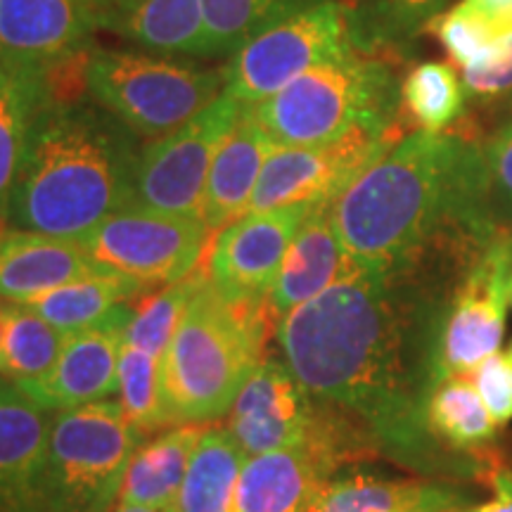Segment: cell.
Wrapping results in <instances>:
<instances>
[{
    "instance_id": "36",
    "label": "cell",
    "mask_w": 512,
    "mask_h": 512,
    "mask_svg": "<svg viewBox=\"0 0 512 512\" xmlns=\"http://www.w3.org/2000/svg\"><path fill=\"white\" fill-rule=\"evenodd\" d=\"M463 88L467 98L491 100L512 91V31L498 36L484 55L463 69Z\"/></svg>"
},
{
    "instance_id": "24",
    "label": "cell",
    "mask_w": 512,
    "mask_h": 512,
    "mask_svg": "<svg viewBox=\"0 0 512 512\" xmlns=\"http://www.w3.org/2000/svg\"><path fill=\"white\" fill-rule=\"evenodd\" d=\"M50 100L41 74L0 64V221L8 223L10 195L27 155L36 119Z\"/></svg>"
},
{
    "instance_id": "8",
    "label": "cell",
    "mask_w": 512,
    "mask_h": 512,
    "mask_svg": "<svg viewBox=\"0 0 512 512\" xmlns=\"http://www.w3.org/2000/svg\"><path fill=\"white\" fill-rule=\"evenodd\" d=\"M373 50L363 36L361 17L347 0H328L261 31L230 55L226 93L242 105L273 98L318 64Z\"/></svg>"
},
{
    "instance_id": "35",
    "label": "cell",
    "mask_w": 512,
    "mask_h": 512,
    "mask_svg": "<svg viewBox=\"0 0 512 512\" xmlns=\"http://www.w3.org/2000/svg\"><path fill=\"white\" fill-rule=\"evenodd\" d=\"M425 31L434 34V38L444 46L446 55L451 57V62L458 64L460 69L475 62L479 55H484V50L501 36L482 15L467 8L463 0L453 5L451 10L439 12L427 24Z\"/></svg>"
},
{
    "instance_id": "42",
    "label": "cell",
    "mask_w": 512,
    "mask_h": 512,
    "mask_svg": "<svg viewBox=\"0 0 512 512\" xmlns=\"http://www.w3.org/2000/svg\"><path fill=\"white\" fill-rule=\"evenodd\" d=\"M114 512H178L176 505L174 508H150V505H133V503H117Z\"/></svg>"
},
{
    "instance_id": "21",
    "label": "cell",
    "mask_w": 512,
    "mask_h": 512,
    "mask_svg": "<svg viewBox=\"0 0 512 512\" xmlns=\"http://www.w3.org/2000/svg\"><path fill=\"white\" fill-rule=\"evenodd\" d=\"M275 147L278 145L264 131L252 107H242L240 119L235 121L233 131L223 140L211 162L207 190H204L202 221L211 233L247 214L266 159L273 155Z\"/></svg>"
},
{
    "instance_id": "29",
    "label": "cell",
    "mask_w": 512,
    "mask_h": 512,
    "mask_svg": "<svg viewBox=\"0 0 512 512\" xmlns=\"http://www.w3.org/2000/svg\"><path fill=\"white\" fill-rule=\"evenodd\" d=\"M64 335L24 304L5 306V339L0 349V377L29 387L41 382L57 363Z\"/></svg>"
},
{
    "instance_id": "19",
    "label": "cell",
    "mask_w": 512,
    "mask_h": 512,
    "mask_svg": "<svg viewBox=\"0 0 512 512\" xmlns=\"http://www.w3.org/2000/svg\"><path fill=\"white\" fill-rule=\"evenodd\" d=\"M339 240L332 223V202L316 204L287 249L278 280H275L268 306L275 320L283 318L313 297L330 290L342 280L361 275Z\"/></svg>"
},
{
    "instance_id": "45",
    "label": "cell",
    "mask_w": 512,
    "mask_h": 512,
    "mask_svg": "<svg viewBox=\"0 0 512 512\" xmlns=\"http://www.w3.org/2000/svg\"><path fill=\"white\" fill-rule=\"evenodd\" d=\"M510 304H512V287H510Z\"/></svg>"
},
{
    "instance_id": "18",
    "label": "cell",
    "mask_w": 512,
    "mask_h": 512,
    "mask_svg": "<svg viewBox=\"0 0 512 512\" xmlns=\"http://www.w3.org/2000/svg\"><path fill=\"white\" fill-rule=\"evenodd\" d=\"M46 408L0 377V512H53Z\"/></svg>"
},
{
    "instance_id": "33",
    "label": "cell",
    "mask_w": 512,
    "mask_h": 512,
    "mask_svg": "<svg viewBox=\"0 0 512 512\" xmlns=\"http://www.w3.org/2000/svg\"><path fill=\"white\" fill-rule=\"evenodd\" d=\"M202 275V271H195L181 280V283L166 285L164 290L145 297L138 309H133L124 344H131V347L143 349L147 354L164 358L178 323H181L185 306H188L195 287L200 285Z\"/></svg>"
},
{
    "instance_id": "4",
    "label": "cell",
    "mask_w": 512,
    "mask_h": 512,
    "mask_svg": "<svg viewBox=\"0 0 512 512\" xmlns=\"http://www.w3.org/2000/svg\"><path fill=\"white\" fill-rule=\"evenodd\" d=\"M271 320L268 304L228 302L202 275L164 354L171 425H202L233 408L259 368Z\"/></svg>"
},
{
    "instance_id": "1",
    "label": "cell",
    "mask_w": 512,
    "mask_h": 512,
    "mask_svg": "<svg viewBox=\"0 0 512 512\" xmlns=\"http://www.w3.org/2000/svg\"><path fill=\"white\" fill-rule=\"evenodd\" d=\"M389 275L361 273L278 318L285 366L311 399L361 418L373 437L415 448L422 406L403 361V318Z\"/></svg>"
},
{
    "instance_id": "25",
    "label": "cell",
    "mask_w": 512,
    "mask_h": 512,
    "mask_svg": "<svg viewBox=\"0 0 512 512\" xmlns=\"http://www.w3.org/2000/svg\"><path fill=\"white\" fill-rule=\"evenodd\" d=\"M247 453L228 427H207L192 453L178 494V512H233L235 489Z\"/></svg>"
},
{
    "instance_id": "30",
    "label": "cell",
    "mask_w": 512,
    "mask_h": 512,
    "mask_svg": "<svg viewBox=\"0 0 512 512\" xmlns=\"http://www.w3.org/2000/svg\"><path fill=\"white\" fill-rule=\"evenodd\" d=\"M328 0H202L211 57L233 55L261 31Z\"/></svg>"
},
{
    "instance_id": "46",
    "label": "cell",
    "mask_w": 512,
    "mask_h": 512,
    "mask_svg": "<svg viewBox=\"0 0 512 512\" xmlns=\"http://www.w3.org/2000/svg\"><path fill=\"white\" fill-rule=\"evenodd\" d=\"M510 356H512V349H510Z\"/></svg>"
},
{
    "instance_id": "26",
    "label": "cell",
    "mask_w": 512,
    "mask_h": 512,
    "mask_svg": "<svg viewBox=\"0 0 512 512\" xmlns=\"http://www.w3.org/2000/svg\"><path fill=\"white\" fill-rule=\"evenodd\" d=\"M463 508V494L444 484L387 482L354 475L330 482L323 512H453Z\"/></svg>"
},
{
    "instance_id": "5",
    "label": "cell",
    "mask_w": 512,
    "mask_h": 512,
    "mask_svg": "<svg viewBox=\"0 0 512 512\" xmlns=\"http://www.w3.org/2000/svg\"><path fill=\"white\" fill-rule=\"evenodd\" d=\"M249 107L280 147L325 145L356 126L401 121L392 69L366 48L318 64L273 98Z\"/></svg>"
},
{
    "instance_id": "2",
    "label": "cell",
    "mask_w": 512,
    "mask_h": 512,
    "mask_svg": "<svg viewBox=\"0 0 512 512\" xmlns=\"http://www.w3.org/2000/svg\"><path fill=\"white\" fill-rule=\"evenodd\" d=\"M484 150L463 133L415 131L384 150L332 202V223L363 273L396 275L448 228L489 219Z\"/></svg>"
},
{
    "instance_id": "13",
    "label": "cell",
    "mask_w": 512,
    "mask_h": 512,
    "mask_svg": "<svg viewBox=\"0 0 512 512\" xmlns=\"http://www.w3.org/2000/svg\"><path fill=\"white\" fill-rule=\"evenodd\" d=\"M344 432L320 418L309 444L249 456L235 489L233 512H311L323 503L330 475L349 458Z\"/></svg>"
},
{
    "instance_id": "15",
    "label": "cell",
    "mask_w": 512,
    "mask_h": 512,
    "mask_svg": "<svg viewBox=\"0 0 512 512\" xmlns=\"http://www.w3.org/2000/svg\"><path fill=\"white\" fill-rule=\"evenodd\" d=\"M320 415L285 363L266 358L230 408L228 430L249 456L309 444Z\"/></svg>"
},
{
    "instance_id": "39",
    "label": "cell",
    "mask_w": 512,
    "mask_h": 512,
    "mask_svg": "<svg viewBox=\"0 0 512 512\" xmlns=\"http://www.w3.org/2000/svg\"><path fill=\"white\" fill-rule=\"evenodd\" d=\"M463 3L482 15L501 36L512 31V0H463Z\"/></svg>"
},
{
    "instance_id": "12",
    "label": "cell",
    "mask_w": 512,
    "mask_h": 512,
    "mask_svg": "<svg viewBox=\"0 0 512 512\" xmlns=\"http://www.w3.org/2000/svg\"><path fill=\"white\" fill-rule=\"evenodd\" d=\"M401 126V121L394 126L363 124L325 145H278L266 159L247 214L294 207V204L335 202L368 164L399 143L403 138Z\"/></svg>"
},
{
    "instance_id": "7",
    "label": "cell",
    "mask_w": 512,
    "mask_h": 512,
    "mask_svg": "<svg viewBox=\"0 0 512 512\" xmlns=\"http://www.w3.org/2000/svg\"><path fill=\"white\" fill-rule=\"evenodd\" d=\"M138 441V430L117 401H93L57 413L48 444L50 510H110Z\"/></svg>"
},
{
    "instance_id": "3",
    "label": "cell",
    "mask_w": 512,
    "mask_h": 512,
    "mask_svg": "<svg viewBox=\"0 0 512 512\" xmlns=\"http://www.w3.org/2000/svg\"><path fill=\"white\" fill-rule=\"evenodd\" d=\"M136 133L86 102L48 100L10 195L8 223L79 242L131 207L138 166Z\"/></svg>"
},
{
    "instance_id": "31",
    "label": "cell",
    "mask_w": 512,
    "mask_h": 512,
    "mask_svg": "<svg viewBox=\"0 0 512 512\" xmlns=\"http://www.w3.org/2000/svg\"><path fill=\"white\" fill-rule=\"evenodd\" d=\"M401 112L425 133H444L460 119L465 88L456 69L446 62L415 64L399 86Z\"/></svg>"
},
{
    "instance_id": "22",
    "label": "cell",
    "mask_w": 512,
    "mask_h": 512,
    "mask_svg": "<svg viewBox=\"0 0 512 512\" xmlns=\"http://www.w3.org/2000/svg\"><path fill=\"white\" fill-rule=\"evenodd\" d=\"M98 29L150 53L211 57L202 0H114Z\"/></svg>"
},
{
    "instance_id": "17",
    "label": "cell",
    "mask_w": 512,
    "mask_h": 512,
    "mask_svg": "<svg viewBox=\"0 0 512 512\" xmlns=\"http://www.w3.org/2000/svg\"><path fill=\"white\" fill-rule=\"evenodd\" d=\"M93 31L79 0H0V64L46 76L91 50Z\"/></svg>"
},
{
    "instance_id": "43",
    "label": "cell",
    "mask_w": 512,
    "mask_h": 512,
    "mask_svg": "<svg viewBox=\"0 0 512 512\" xmlns=\"http://www.w3.org/2000/svg\"><path fill=\"white\" fill-rule=\"evenodd\" d=\"M5 339V306H0V349H3Z\"/></svg>"
},
{
    "instance_id": "34",
    "label": "cell",
    "mask_w": 512,
    "mask_h": 512,
    "mask_svg": "<svg viewBox=\"0 0 512 512\" xmlns=\"http://www.w3.org/2000/svg\"><path fill=\"white\" fill-rule=\"evenodd\" d=\"M448 0H368L361 17L368 46L396 43L425 31L427 24L446 8Z\"/></svg>"
},
{
    "instance_id": "37",
    "label": "cell",
    "mask_w": 512,
    "mask_h": 512,
    "mask_svg": "<svg viewBox=\"0 0 512 512\" xmlns=\"http://www.w3.org/2000/svg\"><path fill=\"white\" fill-rule=\"evenodd\" d=\"M498 427L512 420V356L496 351L467 375Z\"/></svg>"
},
{
    "instance_id": "9",
    "label": "cell",
    "mask_w": 512,
    "mask_h": 512,
    "mask_svg": "<svg viewBox=\"0 0 512 512\" xmlns=\"http://www.w3.org/2000/svg\"><path fill=\"white\" fill-rule=\"evenodd\" d=\"M512 287V233L498 226L465 259L463 278L441 318L434 349V380L470 375L501 351Z\"/></svg>"
},
{
    "instance_id": "41",
    "label": "cell",
    "mask_w": 512,
    "mask_h": 512,
    "mask_svg": "<svg viewBox=\"0 0 512 512\" xmlns=\"http://www.w3.org/2000/svg\"><path fill=\"white\" fill-rule=\"evenodd\" d=\"M79 3H81V8L86 10L88 15H91L93 24H95V29H98V24H100L102 15H105V12L112 8L114 0H79Z\"/></svg>"
},
{
    "instance_id": "16",
    "label": "cell",
    "mask_w": 512,
    "mask_h": 512,
    "mask_svg": "<svg viewBox=\"0 0 512 512\" xmlns=\"http://www.w3.org/2000/svg\"><path fill=\"white\" fill-rule=\"evenodd\" d=\"M131 318V306L121 304L91 328L64 335L53 370L22 392L46 411H69L110 399L119 392V356Z\"/></svg>"
},
{
    "instance_id": "27",
    "label": "cell",
    "mask_w": 512,
    "mask_h": 512,
    "mask_svg": "<svg viewBox=\"0 0 512 512\" xmlns=\"http://www.w3.org/2000/svg\"><path fill=\"white\" fill-rule=\"evenodd\" d=\"M422 422L434 439L453 451H479L489 446L498 432V425L491 420L467 375L432 382L430 394L422 403Z\"/></svg>"
},
{
    "instance_id": "28",
    "label": "cell",
    "mask_w": 512,
    "mask_h": 512,
    "mask_svg": "<svg viewBox=\"0 0 512 512\" xmlns=\"http://www.w3.org/2000/svg\"><path fill=\"white\" fill-rule=\"evenodd\" d=\"M145 285L136 280L121 278L112 273H93L86 278L74 280V283L60 285L55 290H48L31 299L24 306L38 313L46 323L62 332L91 328L107 318L117 306L126 304L128 299L143 292Z\"/></svg>"
},
{
    "instance_id": "23",
    "label": "cell",
    "mask_w": 512,
    "mask_h": 512,
    "mask_svg": "<svg viewBox=\"0 0 512 512\" xmlns=\"http://www.w3.org/2000/svg\"><path fill=\"white\" fill-rule=\"evenodd\" d=\"M204 430L207 427L188 422L138 446L126 470L119 501L150 508H174Z\"/></svg>"
},
{
    "instance_id": "44",
    "label": "cell",
    "mask_w": 512,
    "mask_h": 512,
    "mask_svg": "<svg viewBox=\"0 0 512 512\" xmlns=\"http://www.w3.org/2000/svg\"><path fill=\"white\" fill-rule=\"evenodd\" d=\"M311 512H323V503H320L318 508H316V510H311Z\"/></svg>"
},
{
    "instance_id": "14",
    "label": "cell",
    "mask_w": 512,
    "mask_h": 512,
    "mask_svg": "<svg viewBox=\"0 0 512 512\" xmlns=\"http://www.w3.org/2000/svg\"><path fill=\"white\" fill-rule=\"evenodd\" d=\"M313 207L252 211L221 228L209 249L211 287L233 304H268L287 249Z\"/></svg>"
},
{
    "instance_id": "11",
    "label": "cell",
    "mask_w": 512,
    "mask_h": 512,
    "mask_svg": "<svg viewBox=\"0 0 512 512\" xmlns=\"http://www.w3.org/2000/svg\"><path fill=\"white\" fill-rule=\"evenodd\" d=\"M242 107L240 100L223 91L188 124L143 147L131 207L202 219L211 162L240 119Z\"/></svg>"
},
{
    "instance_id": "32",
    "label": "cell",
    "mask_w": 512,
    "mask_h": 512,
    "mask_svg": "<svg viewBox=\"0 0 512 512\" xmlns=\"http://www.w3.org/2000/svg\"><path fill=\"white\" fill-rule=\"evenodd\" d=\"M119 396L128 422L140 437L171 425L164 399V358L124 344L119 356Z\"/></svg>"
},
{
    "instance_id": "10",
    "label": "cell",
    "mask_w": 512,
    "mask_h": 512,
    "mask_svg": "<svg viewBox=\"0 0 512 512\" xmlns=\"http://www.w3.org/2000/svg\"><path fill=\"white\" fill-rule=\"evenodd\" d=\"M211 230L197 216L126 207L79 240L102 273L150 285H174L197 271Z\"/></svg>"
},
{
    "instance_id": "6",
    "label": "cell",
    "mask_w": 512,
    "mask_h": 512,
    "mask_svg": "<svg viewBox=\"0 0 512 512\" xmlns=\"http://www.w3.org/2000/svg\"><path fill=\"white\" fill-rule=\"evenodd\" d=\"M88 93L140 138H164L226 91V74L178 57L131 50H93Z\"/></svg>"
},
{
    "instance_id": "38",
    "label": "cell",
    "mask_w": 512,
    "mask_h": 512,
    "mask_svg": "<svg viewBox=\"0 0 512 512\" xmlns=\"http://www.w3.org/2000/svg\"><path fill=\"white\" fill-rule=\"evenodd\" d=\"M486 169H489L491 188H496L505 204L512 209V121L505 124L489 140L484 150Z\"/></svg>"
},
{
    "instance_id": "40",
    "label": "cell",
    "mask_w": 512,
    "mask_h": 512,
    "mask_svg": "<svg viewBox=\"0 0 512 512\" xmlns=\"http://www.w3.org/2000/svg\"><path fill=\"white\" fill-rule=\"evenodd\" d=\"M491 486H494V498L479 505H463V508L453 512H512V475L510 472H496L491 477Z\"/></svg>"
},
{
    "instance_id": "20",
    "label": "cell",
    "mask_w": 512,
    "mask_h": 512,
    "mask_svg": "<svg viewBox=\"0 0 512 512\" xmlns=\"http://www.w3.org/2000/svg\"><path fill=\"white\" fill-rule=\"evenodd\" d=\"M102 273L79 242L31 230L5 228L0 221V299L27 304L38 294Z\"/></svg>"
}]
</instances>
